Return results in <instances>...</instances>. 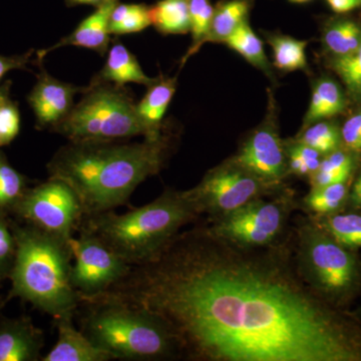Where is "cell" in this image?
Masks as SVG:
<instances>
[{
  "label": "cell",
  "mask_w": 361,
  "mask_h": 361,
  "mask_svg": "<svg viewBox=\"0 0 361 361\" xmlns=\"http://www.w3.org/2000/svg\"><path fill=\"white\" fill-rule=\"evenodd\" d=\"M20 129V114L18 104L8 97L0 106V147L11 144Z\"/></svg>",
  "instance_id": "cell-34"
},
{
  "label": "cell",
  "mask_w": 361,
  "mask_h": 361,
  "mask_svg": "<svg viewBox=\"0 0 361 361\" xmlns=\"http://www.w3.org/2000/svg\"><path fill=\"white\" fill-rule=\"evenodd\" d=\"M233 160L266 182L283 185L289 176L284 140L280 137L276 101L268 90L267 111L264 120L252 130Z\"/></svg>",
  "instance_id": "cell-12"
},
{
  "label": "cell",
  "mask_w": 361,
  "mask_h": 361,
  "mask_svg": "<svg viewBox=\"0 0 361 361\" xmlns=\"http://www.w3.org/2000/svg\"><path fill=\"white\" fill-rule=\"evenodd\" d=\"M99 298L160 320L207 361H361V326L299 276L291 240L244 248L206 227L179 233Z\"/></svg>",
  "instance_id": "cell-1"
},
{
  "label": "cell",
  "mask_w": 361,
  "mask_h": 361,
  "mask_svg": "<svg viewBox=\"0 0 361 361\" xmlns=\"http://www.w3.org/2000/svg\"><path fill=\"white\" fill-rule=\"evenodd\" d=\"M33 51H27L20 56H0V82L8 71L13 70H25L32 61Z\"/></svg>",
  "instance_id": "cell-37"
},
{
  "label": "cell",
  "mask_w": 361,
  "mask_h": 361,
  "mask_svg": "<svg viewBox=\"0 0 361 361\" xmlns=\"http://www.w3.org/2000/svg\"><path fill=\"white\" fill-rule=\"evenodd\" d=\"M283 185L271 184L242 167L231 157L209 170L198 185L184 195L200 215L214 220L241 208L249 202L284 191Z\"/></svg>",
  "instance_id": "cell-9"
},
{
  "label": "cell",
  "mask_w": 361,
  "mask_h": 361,
  "mask_svg": "<svg viewBox=\"0 0 361 361\" xmlns=\"http://www.w3.org/2000/svg\"><path fill=\"white\" fill-rule=\"evenodd\" d=\"M178 78H157L137 104V113L146 128L147 137L155 139L164 132L163 120L177 90Z\"/></svg>",
  "instance_id": "cell-16"
},
{
  "label": "cell",
  "mask_w": 361,
  "mask_h": 361,
  "mask_svg": "<svg viewBox=\"0 0 361 361\" xmlns=\"http://www.w3.org/2000/svg\"><path fill=\"white\" fill-rule=\"evenodd\" d=\"M172 148L168 130L140 142H71L49 164L51 179L77 195L85 216L123 205L141 183L158 174Z\"/></svg>",
  "instance_id": "cell-2"
},
{
  "label": "cell",
  "mask_w": 361,
  "mask_h": 361,
  "mask_svg": "<svg viewBox=\"0 0 361 361\" xmlns=\"http://www.w3.org/2000/svg\"><path fill=\"white\" fill-rule=\"evenodd\" d=\"M13 294L54 318L73 315L78 294L71 282L70 246L37 227L14 233Z\"/></svg>",
  "instance_id": "cell-4"
},
{
  "label": "cell",
  "mask_w": 361,
  "mask_h": 361,
  "mask_svg": "<svg viewBox=\"0 0 361 361\" xmlns=\"http://www.w3.org/2000/svg\"><path fill=\"white\" fill-rule=\"evenodd\" d=\"M71 316L59 318V339L44 361H106L113 360L109 351L99 348L85 334L78 331Z\"/></svg>",
  "instance_id": "cell-15"
},
{
  "label": "cell",
  "mask_w": 361,
  "mask_h": 361,
  "mask_svg": "<svg viewBox=\"0 0 361 361\" xmlns=\"http://www.w3.org/2000/svg\"><path fill=\"white\" fill-rule=\"evenodd\" d=\"M266 40L273 51V65L283 73L303 71H308L306 47L308 42L280 35V33H264Z\"/></svg>",
  "instance_id": "cell-24"
},
{
  "label": "cell",
  "mask_w": 361,
  "mask_h": 361,
  "mask_svg": "<svg viewBox=\"0 0 361 361\" xmlns=\"http://www.w3.org/2000/svg\"><path fill=\"white\" fill-rule=\"evenodd\" d=\"M190 18H191L192 44L187 54L183 56L180 68L184 66L188 59L200 51L203 47V40L210 28L215 7L211 0H188Z\"/></svg>",
  "instance_id": "cell-31"
},
{
  "label": "cell",
  "mask_w": 361,
  "mask_h": 361,
  "mask_svg": "<svg viewBox=\"0 0 361 361\" xmlns=\"http://www.w3.org/2000/svg\"><path fill=\"white\" fill-rule=\"evenodd\" d=\"M18 212L35 227L68 244L73 231L82 219V206L77 195L63 180L47 183L25 192L16 203Z\"/></svg>",
  "instance_id": "cell-11"
},
{
  "label": "cell",
  "mask_w": 361,
  "mask_h": 361,
  "mask_svg": "<svg viewBox=\"0 0 361 361\" xmlns=\"http://www.w3.org/2000/svg\"><path fill=\"white\" fill-rule=\"evenodd\" d=\"M358 318H360L361 322V307L360 308V310H358Z\"/></svg>",
  "instance_id": "cell-43"
},
{
  "label": "cell",
  "mask_w": 361,
  "mask_h": 361,
  "mask_svg": "<svg viewBox=\"0 0 361 361\" xmlns=\"http://www.w3.org/2000/svg\"><path fill=\"white\" fill-rule=\"evenodd\" d=\"M106 0H66V6H92L96 7L101 6Z\"/></svg>",
  "instance_id": "cell-40"
},
{
  "label": "cell",
  "mask_w": 361,
  "mask_h": 361,
  "mask_svg": "<svg viewBox=\"0 0 361 361\" xmlns=\"http://www.w3.org/2000/svg\"><path fill=\"white\" fill-rule=\"evenodd\" d=\"M296 139L319 152L323 156L343 147L341 128L330 118L318 121L300 130Z\"/></svg>",
  "instance_id": "cell-29"
},
{
  "label": "cell",
  "mask_w": 361,
  "mask_h": 361,
  "mask_svg": "<svg viewBox=\"0 0 361 361\" xmlns=\"http://www.w3.org/2000/svg\"><path fill=\"white\" fill-rule=\"evenodd\" d=\"M85 87L61 82L42 68L37 82L28 94L27 101L37 118L39 129L54 130L75 106L73 99Z\"/></svg>",
  "instance_id": "cell-13"
},
{
  "label": "cell",
  "mask_w": 361,
  "mask_h": 361,
  "mask_svg": "<svg viewBox=\"0 0 361 361\" xmlns=\"http://www.w3.org/2000/svg\"><path fill=\"white\" fill-rule=\"evenodd\" d=\"M349 191V180L315 188L304 196L300 206L311 217L341 212L342 209L348 205Z\"/></svg>",
  "instance_id": "cell-25"
},
{
  "label": "cell",
  "mask_w": 361,
  "mask_h": 361,
  "mask_svg": "<svg viewBox=\"0 0 361 361\" xmlns=\"http://www.w3.org/2000/svg\"><path fill=\"white\" fill-rule=\"evenodd\" d=\"M291 238L297 272L323 301L341 307L360 290L361 263L353 249L342 245L310 215L297 220Z\"/></svg>",
  "instance_id": "cell-5"
},
{
  "label": "cell",
  "mask_w": 361,
  "mask_h": 361,
  "mask_svg": "<svg viewBox=\"0 0 361 361\" xmlns=\"http://www.w3.org/2000/svg\"><path fill=\"white\" fill-rule=\"evenodd\" d=\"M11 82L7 80L4 85H0V106L9 97V92H11Z\"/></svg>",
  "instance_id": "cell-41"
},
{
  "label": "cell",
  "mask_w": 361,
  "mask_h": 361,
  "mask_svg": "<svg viewBox=\"0 0 361 361\" xmlns=\"http://www.w3.org/2000/svg\"><path fill=\"white\" fill-rule=\"evenodd\" d=\"M253 6V0H226L215 6L210 28L207 32L203 45L208 42H222L242 23L249 20V14Z\"/></svg>",
  "instance_id": "cell-20"
},
{
  "label": "cell",
  "mask_w": 361,
  "mask_h": 361,
  "mask_svg": "<svg viewBox=\"0 0 361 361\" xmlns=\"http://www.w3.org/2000/svg\"><path fill=\"white\" fill-rule=\"evenodd\" d=\"M151 25L149 6L118 2L111 11L109 30L111 35H130L142 32Z\"/></svg>",
  "instance_id": "cell-28"
},
{
  "label": "cell",
  "mask_w": 361,
  "mask_h": 361,
  "mask_svg": "<svg viewBox=\"0 0 361 361\" xmlns=\"http://www.w3.org/2000/svg\"><path fill=\"white\" fill-rule=\"evenodd\" d=\"M82 231L94 235L130 266L155 257L180 229L199 217L184 191L167 190L152 203L123 215L87 216Z\"/></svg>",
  "instance_id": "cell-3"
},
{
  "label": "cell",
  "mask_w": 361,
  "mask_h": 361,
  "mask_svg": "<svg viewBox=\"0 0 361 361\" xmlns=\"http://www.w3.org/2000/svg\"><path fill=\"white\" fill-rule=\"evenodd\" d=\"M355 154L341 148L323 156L318 170L308 178L311 189L350 180L356 165Z\"/></svg>",
  "instance_id": "cell-26"
},
{
  "label": "cell",
  "mask_w": 361,
  "mask_h": 361,
  "mask_svg": "<svg viewBox=\"0 0 361 361\" xmlns=\"http://www.w3.org/2000/svg\"><path fill=\"white\" fill-rule=\"evenodd\" d=\"M157 80L149 78L134 56L122 44H116L108 51V58L104 68L94 75V84H111L125 87L128 84H137L149 87Z\"/></svg>",
  "instance_id": "cell-17"
},
{
  "label": "cell",
  "mask_w": 361,
  "mask_h": 361,
  "mask_svg": "<svg viewBox=\"0 0 361 361\" xmlns=\"http://www.w3.org/2000/svg\"><path fill=\"white\" fill-rule=\"evenodd\" d=\"M267 198L255 199L211 220L206 229L213 236L244 248H264L280 243L297 203L286 189Z\"/></svg>",
  "instance_id": "cell-8"
},
{
  "label": "cell",
  "mask_w": 361,
  "mask_h": 361,
  "mask_svg": "<svg viewBox=\"0 0 361 361\" xmlns=\"http://www.w3.org/2000/svg\"><path fill=\"white\" fill-rule=\"evenodd\" d=\"M118 4V0H106L101 6L97 7L96 11L85 18L68 37H63L49 49L37 51V59L42 61L49 52L68 45L85 47L104 56L109 51L111 42L109 25L111 11Z\"/></svg>",
  "instance_id": "cell-14"
},
{
  "label": "cell",
  "mask_w": 361,
  "mask_h": 361,
  "mask_svg": "<svg viewBox=\"0 0 361 361\" xmlns=\"http://www.w3.org/2000/svg\"><path fill=\"white\" fill-rule=\"evenodd\" d=\"M346 97L341 85L332 78H318L313 84L310 108L304 116L301 130L306 129L318 121L327 120L343 113Z\"/></svg>",
  "instance_id": "cell-18"
},
{
  "label": "cell",
  "mask_w": 361,
  "mask_h": 361,
  "mask_svg": "<svg viewBox=\"0 0 361 361\" xmlns=\"http://www.w3.org/2000/svg\"><path fill=\"white\" fill-rule=\"evenodd\" d=\"M290 2H293V4H306V2H310L311 0H289Z\"/></svg>",
  "instance_id": "cell-42"
},
{
  "label": "cell",
  "mask_w": 361,
  "mask_h": 361,
  "mask_svg": "<svg viewBox=\"0 0 361 361\" xmlns=\"http://www.w3.org/2000/svg\"><path fill=\"white\" fill-rule=\"evenodd\" d=\"M149 18L161 35H187L191 32L188 0H160L149 6Z\"/></svg>",
  "instance_id": "cell-23"
},
{
  "label": "cell",
  "mask_w": 361,
  "mask_h": 361,
  "mask_svg": "<svg viewBox=\"0 0 361 361\" xmlns=\"http://www.w3.org/2000/svg\"><path fill=\"white\" fill-rule=\"evenodd\" d=\"M99 303L85 320V336L114 358L153 360L170 357L177 351L165 325L146 311L116 301Z\"/></svg>",
  "instance_id": "cell-6"
},
{
  "label": "cell",
  "mask_w": 361,
  "mask_h": 361,
  "mask_svg": "<svg viewBox=\"0 0 361 361\" xmlns=\"http://www.w3.org/2000/svg\"><path fill=\"white\" fill-rule=\"evenodd\" d=\"M334 13H349L361 6V0H325Z\"/></svg>",
  "instance_id": "cell-38"
},
{
  "label": "cell",
  "mask_w": 361,
  "mask_h": 361,
  "mask_svg": "<svg viewBox=\"0 0 361 361\" xmlns=\"http://www.w3.org/2000/svg\"><path fill=\"white\" fill-rule=\"evenodd\" d=\"M70 142H111L147 137L129 90L90 82L84 96L54 128Z\"/></svg>",
  "instance_id": "cell-7"
},
{
  "label": "cell",
  "mask_w": 361,
  "mask_h": 361,
  "mask_svg": "<svg viewBox=\"0 0 361 361\" xmlns=\"http://www.w3.org/2000/svg\"><path fill=\"white\" fill-rule=\"evenodd\" d=\"M284 148L289 176L310 178L319 168L322 154L298 141L296 137L284 140Z\"/></svg>",
  "instance_id": "cell-30"
},
{
  "label": "cell",
  "mask_w": 361,
  "mask_h": 361,
  "mask_svg": "<svg viewBox=\"0 0 361 361\" xmlns=\"http://www.w3.org/2000/svg\"><path fill=\"white\" fill-rule=\"evenodd\" d=\"M16 254V241L6 223L0 219V274L8 267Z\"/></svg>",
  "instance_id": "cell-36"
},
{
  "label": "cell",
  "mask_w": 361,
  "mask_h": 361,
  "mask_svg": "<svg viewBox=\"0 0 361 361\" xmlns=\"http://www.w3.org/2000/svg\"><path fill=\"white\" fill-rule=\"evenodd\" d=\"M224 44L243 56L254 68L262 71L273 84L276 82L272 66L265 54L262 40L252 30L249 20L242 23Z\"/></svg>",
  "instance_id": "cell-22"
},
{
  "label": "cell",
  "mask_w": 361,
  "mask_h": 361,
  "mask_svg": "<svg viewBox=\"0 0 361 361\" xmlns=\"http://www.w3.org/2000/svg\"><path fill=\"white\" fill-rule=\"evenodd\" d=\"M342 144L349 151H361V110L346 120L341 128Z\"/></svg>",
  "instance_id": "cell-35"
},
{
  "label": "cell",
  "mask_w": 361,
  "mask_h": 361,
  "mask_svg": "<svg viewBox=\"0 0 361 361\" xmlns=\"http://www.w3.org/2000/svg\"><path fill=\"white\" fill-rule=\"evenodd\" d=\"M348 205L353 210H361V172L349 191Z\"/></svg>",
  "instance_id": "cell-39"
},
{
  "label": "cell",
  "mask_w": 361,
  "mask_h": 361,
  "mask_svg": "<svg viewBox=\"0 0 361 361\" xmlns=\"http://www.w3.org/2000/svg\"><path fill=\"white\" fill-rule=\"evenodd\" d=\"M25 184L23 176L0 157V207L18 203L25 194Z\"/></svg>",
  "instance_id": "cell-33"
},
{
  "label": "cell",
  "mask_w": 361,
  "mask_h": 361,
  "mask_svg": "<svg viewBox=\"0 0 361 361\" xmlns=\"http://www.w3.org/2000/svg\"><path fill=\"white\" fill-rule=\"evenodd\" d=\"M39 334L27 325L13 323L0 329V361L35 360L40 350Z\"/></svg>",
  "instance_id": "cell-19"
},
{
  "label": "cell",
  "mask_w": 361,
  "mask_h": 361,
  "mask_svg": "<svg viewBox=\"0 0 361 361\" xmlns=\"http://www.w3.org/2000/svg\"><path fill=\"white\" fill-rule=\"evenodd\" d=\"M75 264L71 282L78 297L89 301L104 293L127 276L132 266L99 238L82 231L80 238L68 242Z\"/></svg>",
  "instance_id": "cell-10"
},
{
  "label": "cell",
  "mask_w": 361,
  "mask_h": 361,
  "mask_svg": "<svg viewBox=\"0 0 361 361\" xmlns=\"http://www.w3.org/2000/svg\"><path fill=\"white\" fill-rule=\"evenodd\" d=\"M311 218L342 245L353 250L361 248V214L338 212Z\"/></svg>",
  "instance_id": "cell-27"
},
{
  "label": "cell",
  "mask_w": 361,
  "mask_h": 361,
  "mask_svg": "<svg viewBox=\"0 0 361 361\" xmlns=\"http://www.w3.org/2000/svg\"><path fill=\"white\" fill-rule=\"evenodd\" d=\"M329 68L341 78L349 97L361 102V44L355 52L343 58L330 59Z\"/></svg>",
  "instance_id": "cell-32"
},
{
  "label": "cell",
  "mask_w": 361,
  "mask_h": 361,
  "mask_svg": "<svg viewBox=\"0 0 361 361\" xmlns=\"http://www.w3.org/2000/svg\"><path fill=\"white\" fill-rule=\"evenodd\" d=\"M360 44L361 25L350 18L329 21L323 30V47L331 59L349 56Z\"/></svg>",
  "instance_id": "cell-21"
}]
</instances>
